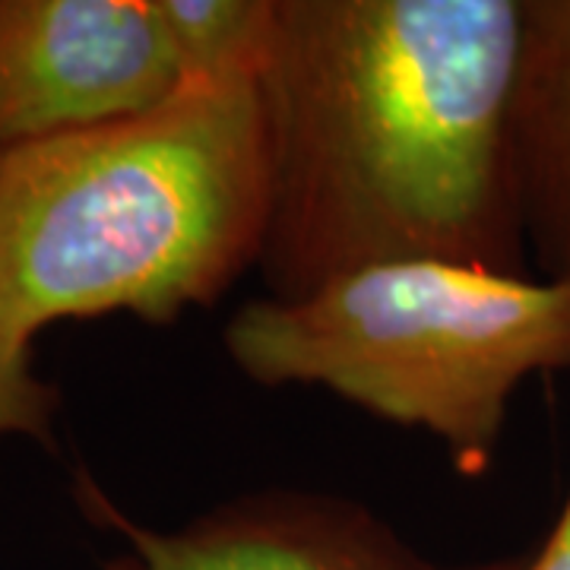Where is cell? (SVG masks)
Instances as JSON below:
<instances>
[{
    "label": "cell",
    "instance_id": "cell-1",
    "mask_svg": "<svg viewBox=\"0 0 570 570\" xmlns=\"http://www.w3.org/2000/svg\"><path fill=\"white\" fill-rule=\"evenodd\" d=\"M523 0H276L257 70L266 298L367 266L530 276L510 153Z\"/></svg>",
    "mask_w": 570,
    "mask_h": 570
},
{
    "label": "cell",
    "instance_id": "cell-9",
    "mask_svg": "<svg viewBox=\"0 0 570 570\" xmlns=\"http://www.w3.org/2000/svg\"><path fill=\"white\" fill-rule=\"evenodd\" d=\"M527 570H570V491L554 530L546 539L542 551L532 561H527Z\"/></svg>",
    "mask_w": 570,
    "mask_h": 570
},
{
    "label": "cell",
    "instance_id": "cell-6",
    "mask_svg": "<svg viewBox=\"0 0 570 570\" xmlns=\"http://www.w3.org/2000/svg\"><path fill=\"white\" fill-rule=\"evenodd\" d=\"M510 153L527 247L570 283V0H523Z\"/></svg>",
    "mask_w": 570,
    "mask_h": 570
},
{
    "label": "cell",
    "instance_id": "cell-8",
    "mask_svg": "<svg viewBox=\"0 0 570 570\" xmlns=\"http://www.w3.org/2000/svg\"><path fill=\"white\" fill-rule=\"evenodd\" d=\"M55 390L32 374L29 352H0V434L48 438Z\"/></svg>",
    "mask_w": 570,
    "mask_h": 570
},
{
    "label": "cell",
    "instance_id": "cell-5",
    "mask_svg": "<svg viewBox=\"0 0 570 570\" xmlns=\"http://www.w3.org/2000/svg\"><path fill=\"white\" fill-rule=\"evenodd\" d=\"M80 494L96 523L127 539V554L105 570H527L523 558L431 561L371 510L333 494H242L168 532L140 527L86 479Z\"/></svg>",
    "mask_w": 570,
    "mask_h": 570
},
{
    "label": "cell",
    "instance_id": "cell-3",
    "mask_svg": "<svg viewBox=\"0 0 570 570\" xmlns=\"http://www.w3.org/2000/svg\"><path fill=\"white\" fill-rule=\"evenodd\" d=\"M225 352L264 387L314 384L422 428L482 475L517 387L570 367V283L444 261L367 266L302 298L247 302Z\"/></svg>",
    "mask_w": 570,
    "mask_h": 570
},
{
    "label": "cell",
    "instance_id": "cell-4",
    "mask_svg": "<svg viewBox=\"0 0 570 570\" xmlns=\"http://www.w3.org/2000/svg\"><path fill=\"white\" fill-rule=\"evenodd\" d=\"M181 89L156 0H0V159Z\"/></svg>",
    "mask_w": 570,
    "mask_h": 570
},
{
    "label": "cell",
    "instance_id": "cell-2",
    "mask_svg": "<svg viewBox=\"0 0 570 570\" xmlns=\"http://www.w3.org/2000/svg\"><path fill=\"white\" fill-rule=\"evenodd\" d=\"M269 204L257 77L0 159V352L55 321L175 324L257 266Z\"/></svg>",
    "mask_w": 570,
    "mask_h": 570
},
{
    "label": "cell",
    "instance_id": "cell-7",
    "mask_svg": "<svg viewBox=\"0 0 570 570\" xmlns=\"http://www.w3.org/2000/svg\"><path fill=\"white\" fill-rule=\"evenodd\" d=\"M276 0H156L184 86L257 77Z\"/></svg>",
    "mask_w": 570,
    "mask_h": 570
}]
</instances>
